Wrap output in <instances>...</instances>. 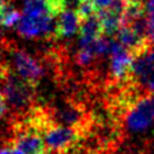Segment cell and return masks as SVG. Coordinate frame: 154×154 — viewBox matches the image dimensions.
Masks as SVG:
<instances>
[{"mask_svg":"<svg viewBox=\"0 0 154 154\" xmlns=\"http://www.w3.org/2000/svg\"><path fill=\"white\" fill-rule=\"evenodd\" d=\"M0 79L4 96L14 108H24L32 102L36 87L31 85L17 73L4 68L0 70Z\"/></svg>","mask_w":154,"mask_h":154,"instance_id":"cell-1","label":"cell"},{"mask_svg":"<svg viewBox=\"0 0 154 154\" xmlns=\"http://www.w3.org/2000/svg\"><path fill=\"white\" fill-rule=\"evenodd\" d=\"M154 122V94H144L125 112V128L140 133Z\"/></svg>","mask_w":154,"mask_h":154,"instance_id":"cell-2","label":"cell"},{"mask_svg":"<svg viewBox=\"0 0 154 154\" xmlns=\"http://www.w3.org/2000/svg\"><path fill=\"white\" fill-rule=\"evenodd\" d=\"M83 133L79 129L70 126H59L57 124L47 131L45 141L48 152L57 154H68L73 152L82 141Z\"/></svg>","mask_w":154,"mask_h":154,"instance_id":"cell-3","label":"cell"},{"mask_svg":"<svg viewBox=\"0 0 154 154\" xmlns=\"http://www.w3.org/2000/svg\"><path fill=\"white\" fill-rule=\"evenodd\" d=\"M15 139L13 146L18 148L24 154H47L48 149L43 137L38 131L27 126L23 121H19L14 126Z\"/></svg>","mask_w":154,"mask_h":154,"instance_id":"cell-4","label":"cell"},{"mask_svg":"<svg viewBox=\"0 0 154 154\" xmlns=\"http://www.w3.org/2000/svg\"><path fill=\"white\" fill-rule=\"evenodd\" d=\"M134 56L117 41H112L109 73L115 82L125 83L133 80Z\"/></svg>","mask_w":154,"mask_h":154,"instance_id":"cell-5","label":"cell"},{"mask_svg":"<svg viewBox=\"0 0 154 154\" xmlns=\"http://www.w3.org/2000/svg\"><path fill=\"white\" fill-rule=\"evenodd\" d=\"M133 82L146 94H154V47L141 54L134 60Z\"/></svg>","mask_w":154,"mask_h":154,"instance_id":"cell-6","label":"cell"},{"mask_svg":"<svg viewBox=\"0 0 154 154\" xmlns=\"http://www.w3.org/2000/svg\"><path fill=\"white\" fill-rule=\"evenodd\" d=\"M17 31L26 38L50 37L56 33V23L54 22V15H43L38 18L22 15L17 24Z\"/></svg>","mask_w":154,"mask_h":154,"instance_id":"cell-7","label":"cell"},{"mask_svg":"<svg viewBox=\"0 0 154 154\" xmlns=\"http://www.w3.org/2000/svg\"><path fill=\"white\" fill-rule=\"evenodd\" d=\"M13 65L15 68V73L22 76L31 85L36 87L43 75V69L36 60L22 50H15L12 54Z\"/></svg>","mask_w":154,"mask_h":154,"instance_id":"cell-8","label":"cell"},{"mask_svg":"<svg viewBox=\"0 0 154 154\" xmlns=\"http://www.w3.org/2000/svg\"><path fill=\"white\" fill-rule=\"evenodd\" d=\"M103 36L104 33H103L102 22L98 14L93 15L91 18L80 20V28H79V46L80 47L89 46Z\"/></svg>","mask_w":154,"mask_h":154,"instance_id":"cell-9","label":"cell"},{"mask_svg":"<svg viewBox=\"0 0 154 154\" xmlns=\"http://www.w3.org/2000/svg\"><path fill=\"white\" fill-rule=\"evenodd\" d=\"M80 28V18L75 10H64L56 22V38H69Z\"/></svg>","mask_w":154,"mask_h":154,"instance_id":"cell-10","label":"cell"},{"mask_svg":"<svg viewBox=\"0 0 154 154\" xmlns=\"http://www.w3.org/2000/svg\"><path fill=\"white\" fill-rule=\"evenodd\" d=\"M23 15L28 17H43V15H54L46 0H26L23 5ZM55 17V15H54Z\"/></svg>","mask_w":154,"mask_h":154,"instance_id":"cell-11","label":"cell"},{"mask_svg":"<svg viewBox=\"0 0 154 154\" xmlns=\"http://www.w3.org/2000/svg\"><path fill=\"white\" fill-rule=\"evenodd\" d=\"M20 18H22V15L18 10L8 4L7 9H5V13H4V18H3V27H8L9 28V27L17 26L19 23Z\"/></svg>","mask_w":154,"mask_h":154,"instance_id":"cell-12","label":"cell"},{"mask_svg":"<svg viewBox=\"0 0 154 154\" xmlns=\"http://www.w3.org/2000/svg\"><path fill=\"white\" fill-rule=\"evenodd\" d=\"M46 3L48 4V7H50L54 15H60V13L64 12L65 0H46Z\"/></svg>","mask_w":154,"mask_h":154,"instance_id":"cell-13","label":"cell"},{"mask_svg":"<svg viewBox=\"0 0 154 154\" xmlns=\"http://www.w3.org/2000/svg\"><path fill=\"white\" fill-rule=\"evenodd\" d=\"M148 37L154 43V14L148 15Z\"/></svg>","mask_w":154,"mask_h":154,"instance_id":"cell-14","label":"cell"},{"mask_svg":"<svg viewBox=\"0 0 154 154\" xmlns=\"http://www.w3.org/2000/svg\"><path fill=\"white\" fill-rule=\"evenodd\" d=\"M93 2H94L96 7H97V9H98V12H102V10L107 9L109 5L112 4L113 0H93Z\"/></svg>","mask_w":154,"mask_h":154,"instance_id":"cell-15","label":"cell"},{"mask_svg":"<svg viewBox=\"0 0 154 154\" xmlns=\"http://www.w3.org/2000/svg\"><path fill=\"white\" fill-rule=\"evenodd\" d=\"M5 111H7V98L3 92H0V119L5 115Z\"/></svg>","mask_w":154,"mask_h":154,"instance_id":"cell-16","label":"cell"},{"mask_svg":"<svg viewBox=\"0 0 154 154\" xmlns=\"http://www.w3.org/2000/svg\"><path fill=\"white\" fill-rule=\"evenodd\" d=\"M8 0H0V26H3V18H4V13L8 5Z\"/></svg>","mask_w":154,"mask_h":154,"instance_id":"cell-17","label":"cell"},{"mask_svg":"<svg viewBox=\"0 0 154 154\" xmlns=\"http://www.w3.org/2000/svg\"><path fill=\"white\" fill-rule=\"evenodd\" d=\"M145 12L148 15L154 14V0H146L145 3Z\"/></svg>","mask_w":154,"mask_h":154,"instance_id":"cell-18","label":"cell"},{"mask_svg":"<svg viewBox=\"0 0 154 154\" xmlns=\"http://www.w3.org/2000/svg\"><path fill=\"white\" fill-rule=\"evenodd\" d=\"M0 154H12V150H10V148H7V149H2V150H0Z\"/></svg>","mask_w":154,"mask_h":154,"instance_id":"cell-19","label":"cell"}]
</instances>
